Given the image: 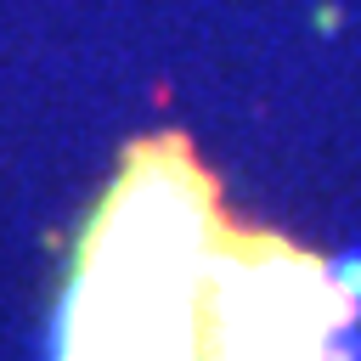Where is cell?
Returning a JSON list of instances; mask_svg holds the SVG:
<instances>
[{"instance_id": "obj_1", "label": "cell", "mask_w": 361, "mask_h": 361, "mask_svg": "<svg viewBox=\"0 0 361 361\" xmlns=\"http://www.w3.org/2000/svg\"><path fill=\"white\" fill-rule=\"evenodd\" d=\"M203 226V175L175 152H141L85 259L62 361H197Z\"/></svg>"}, {"instance_id": "obj_2", "label": "cell", "mask_w": 361, "mask_h": 361, "mask_svg": "<svg viewBox=\"0 0 361 361\" xmlns=\"http://www.w3.org/2000/svg\"><path fill=\"white\" fill-rule=\"evenodd\" d=\"M214 361H355V305L333 265L282 243L209 259Z\"/></svg>"}]
</instances>
